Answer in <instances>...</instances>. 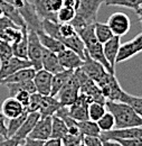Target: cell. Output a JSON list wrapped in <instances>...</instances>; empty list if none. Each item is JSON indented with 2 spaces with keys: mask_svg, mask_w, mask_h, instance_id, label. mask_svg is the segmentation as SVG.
<instances>
[{
  "mask_svg": "<svg viewBox=\"0 0 142 146\" xmlns=\"http://www.w3.org/2000/svg\"><path fill=\"white\" fill-rule=\"evenodd\" d=\"M121 44V37L119 36H113L111 39H108L103 44V53L104 56L107 60L108 64L111 65V68L115 71V60H116V55H118V51Z\"/></svg>",
  "mask_w": 142,
  "mask_h": 146,
  "instance_id": "obj_17",
  "label": "cell"
},
{
  "mask_svg": "<svg viewBox=\"0 0 142 146\" xmlns=\"http://www.w3.org/2000/svg\"><path fill=\"white\" fill-rule=\"evenodd\" d=\"M12 56L11 45L0 39V63L7 61Z\"/></svg>",
  "mask_w": 142,
  "mask_h": 146,
  "instance_id": "obj_42",
  "label": "cell"
},
{
  "mask_svg": "<svg viewBox=\"0 0 142 146\" xmlns=\"http://www.w3.org/2000/svg\"><path fill=\"white\" fill-rule=\"evenodd\" d=\"M76 146H85V145H84L83 143H81V144H78V145H76Z\"/></svg>",
  "mask_w": 142,
  "mask_h": 146,
  "instance_id": "obj_55",
  "label": "cell"
},
{
  "mask_svg": "<svg viewBox=\"0 0 142 146\" xmlns=\"http://www.w3.org/2000/svg\"><path fill=\"white\" fill-rule=\"evenodd\" d=\"M102 146H121L116 141L113 139H106V141H102Z\"/></svg>",
  "mask_w": 142,
  "mask_h": 146,
  "instance_id": "obj_54",
  "label": "cell"
},
{
  "mask_svg": "<svg viewBox=\"0 0 142 146\" xmlns=\"http://www.w3.org/2000/svg\"><path fill=\"white\" fill-rule=\"evenodd\" d=\"M29 66H32V64L28 60H24V58H20V57L12 55L7 61L0 63V82L5 78L11 75L12 73L17 72L18 70L29 68Z\"/></svg>",
  "mask_w": 142,
  "mask_h": 146,
  "instance_id": "obj_13",
  "label": "cell"
},
{
  "mask_svg": "<svg viewBox=\"0 0 142 146\" xmlns=\"http://www.w3.org/2000/svg\"><path fill=\"white\" fill-rule=\"evenodd\" d=\"M62 144L63 146H76L81 143H83V135L80 134H71L67 133L62 139Z\"/></svg>",
  "mask_w": 142,
  "mask_h": 146,
  "instance_id": "obj_39",
  "label": "cell"
},
{
  "mask_svg": "<svg viewBox=\"0 0 142 146\" xmlns=\"http://www.w3.org/2000/svg\"><path fill=\"white\" fill-rule=\"evenodd\" d=\"M57 57L64 70H76L83 63V58L80 55L66 47L57 53Z\"/></svg>",
  "mask_w": 142,
  "mask_h": 146,
  "instance_id": "obj_15",
  "label": "cell"
},
{
  "mask_svg": "<svg viewBox=\"0 0 142 146\" xmlns=\"http://www.w3.org/2000/svg\"><path fill=\"white\" fill-rule=\"evenodd\" d=\"M26 27H17V26H14V27H8V28H5V29H1L0 31V39L12 45L14 43L18 42L21 36H22V33H24V29Z\"/></svg>",
  "mask_w": 142,
  "mask_h": 146,
  "instance_id": "obj_28",
  "label": "cell"
},
{
  "mask_svg": "<svg viewBox=\"0 0 142 146\" xmlns=\"http://www.w3.org/2000/svg\"><path fill=\"white\" fill-rule=\"evenodd\" d=\"M94 34H95L96 39L101 44H104L105 42H107L108 39H111L112 37L114 36L107 24L100 23L97 20L94 23Z\"/></svg>",
  "mask_w": 142,
  "mask_h": 146,
  "instance_id": "obj_32",
  "label": "cell"
},
{
  "mask_svg": "<svg viewBox=\"0 0 142 146\" xmlns=\"http://www.w3.org/2000/svg\"><path fill=\"white\" fill-rule=\"evenodd\" d=\"M18 10L24 19L26 28L28 31H34V32L41 31V19L38 17L37 13L35 11V8L29 2V0H25L24 6Z\"/></svg>",
  "mask_w": 142,
  "mask_h": 146,
  "instance_id": "obj_9",
  "label": "cell"
},
{
  "mask_svg": "<svg viewBox=\"0 0 142 146\" xmlns=\"http://www.w3.org/2000/svg\"><path fill=\"white\" fill-rule=\"evenodd\" d=\"M37 35H38V38L40 40V44L43 45V47H45L46 50L51 51V52H54V53H59L62 50L65 48V46L56 38L49 36L47 34H45L43 31H39V32H36Z\"/></svg>",
  "mask_w": 142,
  "mask_h": 146,
  "instance_id": "obj_26",
  "label": "cell"
},
{
  "mask_svg": "<svg viewBox=\"0 0 142 146\" xmlns=\"http://www.w3.org/2000/svg\"><path fill=\"white\" fill-rule=\"evenodd\" d=\"M0 86H1V84H0Z\"/></svg>",
  "mask_w": 142,
  "mask_h": 146,
  "instance_id": "obj_58",
  "label": "cell"
},
{
  "mask_svg": "<svg viewBox=\"0 0 142 146\" xmlns=\"http://www.w3.org/2000/svg\"><path fill=\"white\" fill-rule=\"evenodd\" d=\"M80 94V86L77 82L76 76L73 75L71 79L67 81V83L58 91V93L55 96V98L58 100V102L64 107H70L72 104L76 100V98Z\"/></svg>",
  "mask_w": 142,
  "mask_h": 146,
  "instance_id": "obj_5",
  "label": "cell"
},
{
  "mask_svg": "<svg viewBox=\"0 0 142 146\" xmlns=\"http://www.w3.org/2000/svg\"><path fill=\"white\" fill-rule=\"evenodd\" d=\"M63 6L77 10L80 7V0H63Z\"/></svg>",
  "mask_w": 142,
  "mask_h": 146,
  "instance_id": "obj_50",
  "label": "cell"
},
{
  "mask_svg": "<svg viewBox=\"0 0 142 146\" xmlns=\"http://www.w3.org/2000/svg\"><path fill=\"white\" fill-rule=\"evenodd\" d=\"M91 102L89 99L83 93H80L76 100L68 108V115L71 116L72 119L75 121H82V120H87L89 119V104Z\"/></svg>",
  "mask_w": 142,
  "mask_h": 146,
  "instance_id": "obj_10",
  "label": "cell"
},
{
  "mask_svg": "<svg viewBox=\"0 0 142 146\" xmlns=\"http://www.w3.org/2000/svg\"><path fill=\"white\" fill-rule=\"evenodd\" d=\"M113 141H116L121 146H142V138H124Z\"/></svg>",
  "mask_w": 142,
  "mask_h": 146,
  "instance_id": "obj_45",
  "label": "cell"
},
{
  "mask_svg": "<svg viewBox=\"0 0 142 146\" xmlns=\"http://www.w3.org/2000/svg\"><path fill=\"white\" fill-rule=\"evenodd\" d=\"M43 45L38 38L37 33L34 31H28V47H27V60L30 62L32 66L37 70L41 69V56Z\"/></svg>",
  "mask_w": 142,
  "mask_h": 146,
  "instance_id": "obj_3",
  "label": "cell"
},
{
  "mask_svg": "<svg viewBox=\"0 0 142 146\" xmlns=\"http://www.w3.org/2000/svg\"><path fill=\"white\" fill-rule=\"evenodd\" d=\"M2 16V11H1V9H0V17Z\"/></svg>",
  "mask_w": 142,
  "mask_h": 146,
  "instance_id": "obj_57",
  "label": "cell"
},
{
  "mask_svg": "<svg viewBox=\"0 0 142 146\" xmlns=\"http://www.w3.org/2000/svg\"><path fill=\"white\" fill-rule=\"evenodd\" d=\"M43 146H63L62 144V141L60 139H58V138H48V139H46L45 142H44V144Z\"/></svg>",
  "mask_w": 142,
  "mask_h": 146,
  "instance_id": "obj_52",
  "label": "cell"
},
{
  "mask_svg": "<svg viewBox=\"0 0 142 146\" xmlns=\"http://www.w3.org/2000/svg\"><path fill=\"white\" fill-rule=\"evenodd\" d=\"M1 1H5L7 3H10V5H12L14 7H16L18 9L21 8L24 6V3H25V0H1Z\"/></svg>",
  "mask_w": 142,
  "mask_h": 146,
  "instance_id": "obj_53",
  "label": "cell"
},
{
  "mask_svg": "<svg viewBox=\"0 0 142 146\" xmlns=\"http://www.w3.org/2000/svg\"><path fill=\"white\" fill-rule=\"evenodd\" d=\"M7 89L9 92V97H14L18 91H27L29 93H34L36 92L35 84L33 82V80L29 81H24V82H12V83H7Z\"/></svg>",
  "mask_w": 142,
  "mask_h": 146,
  "instance_id": "obj_31",
  "label": "cell"
},
{
  "mask_svg": "<svg viewBox=\"0 0 142 146\" xmlns=\"http://www.w3.org/2000/svg\"><path fill=\"white\" fill-rule=\"evenodd\" d=\"M14 26H17V25L14 21H11L9 18H7L6 16H1L0 17V31L5 29V28H8V27H14Z\"/></svg>",
  "mask_w": 142,
  "mask_h": 146,
  "instance_id": "obj_48",
  "label": "cell"
},
{
  "mask_svg": "<svg viewBox=\"0 0 142 146\" xmlns=\"http://www.w3.org/2000/svg\"><path fill=\"white\" fill-rule=\"evenodd\" d=\"M39 113L35 111V112H28L26 119L24 120L22 125L20 126V128L18 129V131L15 134L14 138H16L17 141L21 142L22 139H25L26 137H28V135L30 134V131L33 130L34 126L36 125L37 120L39 119Z\"/></svg>",
  "mask_w": 142,
  "mask_h": 146,
  "instance_id": "obj_20",
  "label": "cell"
},
{
  "mask_svg": "<svg viewBox=\"0 0 142 146\" xmlns=\"http://www.w3.org/2000/svg\"><path fill=\"white\" fill-rule=\"evenodd\" d=\"M29 2L35 8V11L37 13L38 17L41 19H48V20H56V14L52 11L49 0H29Z\"/></svg>",
  "mask_w": 142,
  "mask_h": 146,
  "instance_id": "obj_22",
  "label": "cell"
},
{
  "mask_svg": "<svg viewBox=\"0 0 142 146\" xmlns=\"http://www.w3.org/2000/svg\"><path fill=\"white\" fill-rule=\"evenodd\" d=\"M3 138H5V137H3V136H1V135H0V141H1V139H3Z\"/></svg>",
  "mask_w": 142,
  "mask_h": 146,
  "instance_id": "obj_56",
  "label": "cell"
},
{
  "mask_svg": "<svg viewBox=\"0 0 142 146\" xmlns=\"http://www.w3.org/2000/svg\"><path fill=\"white\" fill-rule=\"evenodd\" d=\"M100 138L106 139H124V138H142V127L113 128L108 131H101Z\"/></svg>",
  "mask_w": 142,
  "mask_h": 146,
  "instance_id": "obj_8",
  "label": "cell"
},
{
  "mask_svg": "<svg viewBox=\"0 0 142 146\" xmlns=\"http://www.w3.org/2000/svg\"><path fill=\"white\" fill-rule=\"evenodd\" d=\"M96 84L101 89L105 99L111 100V101H119L122 92L124 91L122 87L120 86L115 74H111L108 72Z\"/></svg>",
  "mask_w": 142,
  "mask_h": 146,
  "instance_id": "obj_2",
  "label": "cell"
},
{
  "mask_svg": "<svg viewBox=\"0 0 142 146\" xmlns=\"http://www.w3.org/2000/svg\"><path fill=\"white\" fill-rule=\"evenodd\" d=\"M120 102H123L125 105L130 106L137 113L142 115V98L139 96H132L126 91H123L120 97Z\"/></svg>",
  "mask_w": 142,
  "mask_h": 146,
  "instance_id": "obj_34",
  "label": "cell"
},
{
  "mask_svg": "<svg viewBox=\"0 0 142 146\" xmlns=\"http://www.w3.org/2000/svg\"><path fill=\"white\" fill-rule=\"evenodd\" d=\"M36 73V70L33 66L29 68H25L21 70H18L17 72L12 73L11 75L5 78L3 80H1L0 84H7V83H12V82H24V81H29L33 80L34 75Z\"/></svg>",
  "mask_w": 142,
  "mask_h": 146,
  "instance_id": "obj_24",
  "label": "cell"
},
{
  "mask_svg": "<svg viewBox=\"0 0 142 146\" xmlns=\"http://www.w3.org/2000/svg\"><path fill=\"white\" fill-rule=\"evenodd\" d=\"M87 112H89V119L93 120V121H97L105 112H106V108H105V104H101V102H96V101H92L89 104V108H87Z\"/></svg>",
  "mask_w": 142,
  "mask_h": 146,
  "instance_id": "obj_36",
  "label": "cell"
},
{
  "mask_svg": "<svg viewBox=\"0 0 142 146\" xmlns=\"http://www.w3.org/2000/svg\"><path fill=\"white\" fill-rule=\"evenodd\" d=\"M76 125L83 136H100L101 134V130L97 126L96 121L87 119V120L76 121Z\"/></svg>",
  "mask_w": 142,
  "mask_h": 146,
  "instance_id": "obj_33",
  "label": "cell"
},
{
  "mask_svg": "<svg viewBox=\"0 0 142 146\" xmlns=\"http://www.w3.org/2000/svg\"><path fill=\"white\" fill-rule=\"evenodd\" d=\"M62 107L58 100L52 96H43L40 106L38 109V113L40 117H51L55 115V112Z\"/></svg>",
  "mask_w": 142,
  "mask_h": 146,
  "instance_id": "obj_21",
  "label": "cell"
},
{
  "mask_svg": "<svg viewBox=\"0 0 142 146\" xmlns=\"http://www.w3.org/2000/svg\"><path fill=\"white\" fill-rule=\"evenodd\" d=\"M41 94L38 93V92H34V93H30V98H29V102L27 105V107L25 109L27 110L28 112H38L39 109V106H40V101H41Z\"/></svg>",
  "mask_w": 142,
  "mask_h": 146,
  "instance_id": "obj_41",
  "label": "cell"
},
{
  "mask_svg": "<svg viewBox=\"0 0 142 146\" xmlns=\"http://www.w3.org/2000/svg\"><path fill=\"white\" fill-rule=\"evenodd\" d=\"M96 124H97V126H99L101 131H108V130L113 129V128H114V125H115L114 118H113L112 113L108 112V111H106V112L96 121Z\"/></svg>",
  "mask_w": 142,
  "mask_h": 146,
  "instance_id": "obj_38",
  "label": "cell"
},
{
  "mask_svg": "<svg viewBox=\"0 0 142 146\" xmlns=\"http://www.w3.org/2000/svg\"><path fill=\"white\" fill-rule=\"evenodd\" d=\"M51 134H52V116L39 117L28 137L45 142L46 139L51 138Z\"/></svg>",
  "mask_w": 142,
  "mask_h": 146,
  "instance_id": "obj_14",
  "label": "cell"
},
{
  "mask_svg": "<svg viewBox=\"0 0 142 146\" xmlns=\"http://www.w3.org/2000/svg\"><path fill=\"white\" fill-rule=\"evenodd\" d=\"M107 25L114 36L122 37L126 35L131 28V20L124 13L118 11L112 14L107 19Z\"/></svg>",
  "mask_w": 142,
  "mask_h": 146,
  "instance_id": "obj_6",
  "label": "cell"
},
{
  "mask_svg": "<svg viewBox=\"0 0 142 146\" xmlns=\"http://www.w3.org/2000/svg\"><path fill=\"white\" fill-rule=\"evenodd\" d=\"M60 43H62L66 48H70L72 51H74L75 53H77V54L80 55L82 58H84L85 45H84L83 40L81 39V37L77 35V33L74 34V35L71 37L60 39Z\"/></svg>",
  "mask_w": 142,
  "mask_h": 146,
  "instance_id": "obj_27",
  "label": "cell"
},
{
  "mask_svg": "<svg viewBox=\"0 0 142 146\" xmlns=\"http://www.w3.org/2000/svg\"><path fill=\"white\" fill-rule=\"evenodd\" d=\"M49 3H51L52 11L55 14L63 7V0H49Z\"/></svg>",
  "mask_w": 142,
  "mask_h": 146,
  "instance_id": "obj_51",
  "label": "cell"
},
{
  "mask_svg": "<svg viewBox=\"0 0 142 146\" xmlns=\"http://www.w3.org/2000/svg\"><path fill=\"white\" fill-rule=\"evenodd\" d=\"M27 47H28V29L25 28L21 38L11 45L12 55L27 60Z\"/></svg>",
  "mask_w": 142,
  "mask_h": 146,
  "instance_id": "obj_29",
  "label": "cell"
},
{
  "mask_svg": "<svg viewBox=\"0 0 142 146\" xmlns=\"http://www.w3.org/2000/svg\"><path fill=\"white\" fill-rule=\"evenodd\" d=\"M0 109L7 119L18 117L19 115H21L25 111V108L21 106V104L15 97H8L7 99H5Z\"/></svg>",
  "mask_w": 142,
  "mask_h": 146,
  "instance_id": "obj_18",
  "label": "cell"
},
{
  "mask_svg": "<svg viewBox=\"0 0 142 146\" xmlns=\"http://www.w3.org/2000/svg\"><path fill=\"white\" fill-rule=\"evenodd\" d=\"M105 108L114 118V128L141 127V115L137 113L130 106L120 101H105Z\"/></svg>",
  "mask_w": 142,
  "mask_h": 146,
  "instance_id": "obj_1",
  "label": "cell"
},
{
  "mask_svg": "<svg viewBox=\"0 0 142 146\" xmlns=\"http://www.w3.org/2000/svg\"><path fill=\"white\" fill-rule=\"evenodd\" d=\"M43 144H44L43 141H38V139H34V138H30V137H26L17 146H43Z\"/></svg>",
  "mask_w": 142,
  "mask_h": 146,
  "instance_id": "obj_46",
  "label": "cell"
},
{
  "mask_svg": "<svg viewBox=\"0 0 142 146\" xmlns=\"http://www.w3.org/2000/svg\"><path fill=\"white\" fill-rule=\"evenodd\" d=\"M83 144L85 146H102L100 136H83Z\"/></svg>",
  "mask_w": 142,
  "mask_h": 146,
  "instance_id": "obj_44",
  "label": "cell"
},
{
  "mask_svg": "<svg viewBox=\"0 0 142 146\" xmlns=\"http://www.w3.org/2000/svg\"><path fill=\"white\" fill-rule=\"evenodd\" d=\"M85 52L89 54L91 58H93L94 61L99 62L108 73L111 74H115V71L111 68V65L108 64L107 60L104 56L103 53V44H101L97 39H94L92 42H89L87 44H85Z\"/></svg>",
  "mask_w": 142,
  "mask_h": 146,
  "instance_id": "obj_12",
  "label": "cell"
},
{
  "mask_svg": "<svg viewBox=\"0 0 142 146\" xmlns=\"http://www.w3.org/2000/svg\"><path fill=\"white\" fill-rule=\"evenodd\" d=\"M6 120H7V118L3 116L2 111L0 109V135L3 136L5 138H7V125H6Z\"/></svg>",
  "mask_w": 142,
  "mask_h": 146,
  "instance_id": "obj_47",
  "label": "cell"
},
{
  "mask_svg": "<svg viewBox=\"0 0 142 146\" xmlns=\"http://www.w3.org/2000/svg\"><path fill=\"white\" fill-rule=\"evenodd\" d=\"M20 142L17 141L16 138L14 137H10V138H3L0 141V146H17Z\"/></svg>",
  "mask_w": 142,
  "mask_h": 146,
  "instance_id": "obj_49",
  "label": "cell"
},
{
  "mask_svg": "<svg viewBox=\"0 0 142 146\" xmlns=\"http://www.w3.org/2000/svg\"><path fill=\"white\" fill-rule=\"evenodd\" d=\"M103 2L104 0H80V7L76 10V14L85 19L89 24H94L97 18L99 9Z\"/></svg>",
  "mask_w": 142,
  "mask_h": 146,
  "instance_id": "obj_7",
  "label": "cell"
},
{
  "mask_svg": "<svg viewBox=\"0 0 142 146\" xmlns=\"http://www.w3.org/2000/svg\"><path fill=\"white\" fill-rule=\"evenodd\" d=\"M103 3L108 7L114 6V7H124V8L132 9L137 14L138 18L141 19L142 0H104Z\"/></svg>",
  "mask_w": 142,
  "mask_h": 146,
  "instance_id": "obj_25",
  "label": "cell"
},
{
  "mask_svg": "<svg viewBox=\"0 0 142 146\" xmlns=\"http://www.w3.org/2000/svg\"><path fill=\"white\" fill-rule=\"evenodd\" d=\"M74 73V70H63L60 72L53 74L52 78V89H51V94L52 97H55L58 91L67 83V81L71 79V76Z\"/></svg>",
  "mask_w": 142,
  "mask_h": 146,
  "instance_id": "obj_23",
  "label": "cell"
},
{
  "mask_svg": "<svg viewBox=\"0 0 142 146\" xmlns=\"http://www.w3.org/2000/svg\"><path fill=\"white\" fill-rule=\"evenodd\" d=\"M27 115H28V111L25 109V111L21 115H19L18 117L9 119L8 124H6L7 125V138H10V137H14L15 136V134L18 131V129L22 125L24 120L26 119Z\"/></svg>",
  "mask_w": 142,
  "mask_h": 146,
  "instance_id": "obj_35",
  "label": "cell"
},
{
  "mask_svg": "<svg viewBox=\"0 0 142 146\" xmlns=\"http://www.w3.org/2000/svg\"><path fill=\"white\" fill-rule=\"evenodd\" d=\"M75 15H76V10L63 6V7L56 13V20H57V23H59V24H63V23H71L72 20L74 19V17H75Z\"/></svg>",
  "mask_w": 142,
  "mask_h": 146,
  "instance_id": "obj_37",
  "label": "cell"
},
{
  "mask_svg": "<svg viewBox=\"0 0 142 146\" xmlns=\"http://www.w3.org/2000/svg\"><path fill=\"white\" fill-rule=\"evenodd\" d=\"M41 69L46 70L47 72L52 74L58 73L64 70L58 61L57 54L46 50L45 47L43 50V56H41Z\"/></svg>",
  "mask_w": 142,
  "mask_h": 146,
  "instance_id": "obj_19",
  "label": "cell"
},
{
  "mask_svg": "<svg viewBox=\"0 0 142 146\" xmlns=\"http://www.w3.org/2000/svg\"><path fill=\"white\" fill-rule=\"evenodd\" d=\"M58 33H59V36H58V40L59 42L63 38H67V37H71L74 34H76V32H75V29H74V27H73V25H72L71 23L59 24L58 25Z\"/></svg>",
  "mask_w": 142,
  "mask_h": 146,
  "instance_id": "obj_40",
  "label": "cell"
},
{
  "mask_svg": "<svg viewBox=\"0 0 142 146\" xmlns=\"http://www.w3.org/2000/svg\"><path fill=\"white\" fill-rule=\"evenodd\" d=\"M14 97H15L18 101L21 104V106H22L24 108H26V107H27V105H28V102H29L30 93H29V92H27V91L21 90V91H18Z\"/></svg>",
  "mask_w": 142,
  "mask_h": 146,
  "instance_id": "obj_43",
  "label": "cell"
},
{
  "mask_svg": "<svg viewBox=\"0 0 142 146\" xmlns=\"http://www.w3.org/2000/svg\"><path fill=\"white\" fill-rule=\"evenodd\" d=\"M142 51V34L139 33L137 36L133 37L131 40H128L123 44H120L118 55H116V63H122L131 57L138 55Z\"/></svg>",
  "mask_w": 142,
  "mask_h": 146,
  "instance_id": "obj_4",
  "label": "cell"
},
{
  "mask_svg": "<svg viewBox=\"0 0 142 146\" xmlns=\"http://www.w3.org/2000/svg\"><path fill=\"white\" fill-rule=\"evenodd\" d=\"M67 133H68V127L65 124V121L62 118L57 117L56 115H53L52 116V134H51V137L62 139Z\"/></svg>",
  "mask_w": 142,
  "mask_h": 146,
  "instance_id": "obj_30",
  "label": "cell"
},
{
  "mask_svg": "<svg viewBox=\"0 0 142 146\" xmlns=\"http://www.w3.org/2000/svg\"><path fill=\"white\" fill-rule=\"evenodd\" d=\"M52 78H53V74L47 72L46 70L44 69L37 70L33 78L36 92L40 93L41 96H49L51 89H52Z\"/></svg>",
  "mask_w": 142,
  "mask_h": 146,
  "instance_id": "obj_16",
  "label": "cell"
},
{
  "mask_svg": "<svg viewBox=\"0 0 142 146\" xmlns=\"http://www.w3.org/2000/svg\"><path fill=\"white\" fill-rule=\"evenodd\" d=\"M83 72L85 73L89 79H92L95 83H97L105 74L107 71L96 61H94L93 58H91L89 54L85 52L84 53V58H83V63L80 68Z\"/></svg>",
  "mask_w": 142,
  "mask_h": 146,
  "instance_id": "obj_11",
  "label": "cell"
}]
</instances>
